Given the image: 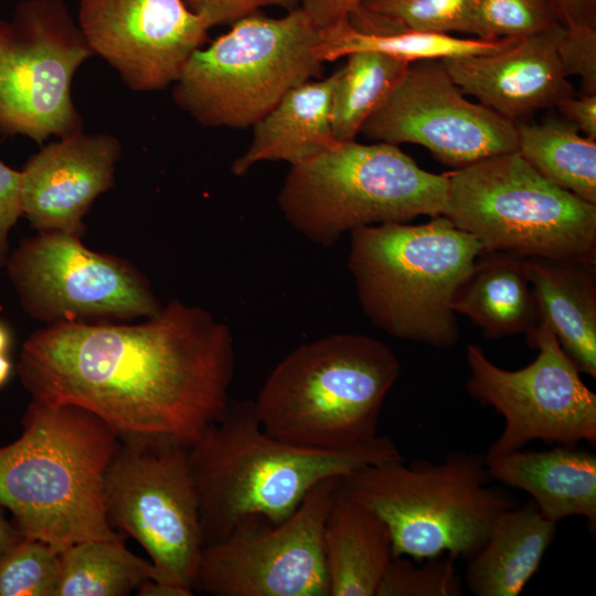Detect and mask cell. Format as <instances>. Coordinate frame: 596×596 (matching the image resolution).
I'll use <instances>...</instances> for the list:
<instances>
[{
  "label": "cell",
  "instance_id": "obj_1",
  "mask_svg": "<svg viewBox=\"0 0 596 596\" xmlns=\"http://www.w3.org/2000/svg\"><path fill=\"white\" fill-rule=\"evenodd\" d=\"M234 368L228 327L173 300L138 324L53 322L24 341L18 374L32 400L86 409L120 440L190 448L226 411Z\"/></svg>",
  "mask_w": 596,
  "mask_h": 596
},
{
  "label": "cell",
  "instance_id": "obj_2",
  "mask_svg": "<svg viewBox=\"0 0 596 596\" xmlns=\"http://www.w3.org/2000/svg\"><path fill=\"white\" fill-rule=\"evenodd\" d=\"M395 443L377 436L342 449L304 448L267 434L253 402L230 401L222 417L188 449L204 545L223 540L245 515L286 521L321 480L364 466L403 460Z\"/></svg>",
  "mask_w": 596,
  "mask_h": 596
},
{
  "label": "cell",
  "instance_id": "obj_3",
  "mask_svg": "<svg viewBox=\"0 0 596 596\" xmlns=\"http://www.w3.org/2000/svg\"><path fill=\"white\" fill-rule=\"evenodd\" d=\"M118 445L88 411L32 400L21 436L0 447V505L23 538L61 549L119 538L104 502V477Z\"/></svg>",
  "mask_w": 596,
  "mask_h": 596
},
{
  "label": "cell",
  "instance_id": "obj_4",
  "mask_svg": "<svg viewBox=\"0 0 596 596\" xmlns=\"http://www.w3.org/2000/svg\"><path fill=\"white\" fill-rule=\"evenodd\" d=\"M401 363L385 343L336 333L305 343L272 371L254 412L263 429L290 445L342 450L375 439L383 402Z\"/></svg>",
  "mask_w": 596,
  "mask_h": 596
},
{
  "label": "cell",
  "instance_id": "obj_5",
  "mask_svg": "<svg viewBox=\"0 0 596 596\" xmlns=\"http://www.w3.org/2000/svg\"><path fill=\"white\" fill-rule=\"evenodd\" d=\"M350 233L348 266L371 322L394 338L454 347L460 329L453 299L483 252L480 243L445 215Z\"/></svg>",
  "mask_w": 596,
  "mask_h": 596
},
{
  "label": "cell",
  "instance_id": "obj_6",
  "mask_svg": "<svg viewBox=\"0 0 596 596\" xmlns=\"http://www.w3.org/2000/svg\"><path fill=\"white\" fill-rule=\"evenodd\" d=\"M491 480L485 455L457 450L440 462L364 466L343 477L342 488L384 520L393 557L456 560L475 555L497 517L518 507Z\"/></svg>",
  "mask_w": 596,
  "mask_h": 596
},
{
  "label": "cell",
  "instance_id": "obj_7",
  "mask_svg": "<svg viewBox=\"0 0 596 596\" xmlns=\"http://www.w3.org/2000/svg\"><path fill=\"white\" fill-rule=\"evenodd\" d=\"M278 203L296 231L328 247L359 227L446 215L448 177L398 146L339 141L290 166Z\"/></svg>",
  "mask_w": 596,
  "mask_h": 596
},
{
  "label": "cell",
  "instance_id": "obj_8",
  "mask_svg": "<svg viewBox=\"0 0 596 596\" xmlns=\"http://www.w3.org/2000/svg\"><path fill=\"white\" fill-rule=\"evenodd\" d=\"M318 42L301 7L281 18L249 14L192 53L172 84L173 100L204 127H253L289 91L321 77Z\"/></svg>",
  "mask_w": 596,
  "mask_h": 596
},
{
  "label": "cell",
  "instance_id": "obj_9",
  "mask_svg": "<svg viewBox=\"0 0 596 596\" xmlns=\"http://www.w3.org/2000/svg\"><path fill=\"white\" fill-rule=\"evenodd\" d=\"M447 216L483 252L596 260V204L557 187L518 151L455 169Z\"/></svg>",
  "mask_w": 596,
  "mask_h": 596
},
{
  "label": "cell",
  "instance_id": "obj_10",
  "mask_svg": "<svg viewBox=\"0 0 596 596\" xmlns=\"http://www.w3.org/2000/svg\"><path fill=\"white\" fill-rule=\"evenodd\" d=\"M188 449L157 439H119L104 477L111 526L145 549L155 581L194 594L204 546Z\"/></svg>",
  "mask_w": 596,
  "mask_h": 596
},
{
  "label": "cell",
  "instance_id": "obj_11",
  "mask_svg": "<svg viewBox=\"0 0 596 596\" xmlns=\"http://www.w3.org/2000/svg\"><path fill=\"white\" fill-rule=\"evenodd\" d=\"M92 56L63 0H24L0 19V135L42 145L82 131L71 87Z\"/></svg>",
  "mask_w": 596,
  "mask_h": 596
},
{
  "label": "cell",
  "instance_id": "obj_12",
  "mask_svg": "<svg viewBox=\"0 0 596 596\" xmlns=\"http://www.w3.org/2000/svg\"><path fill=\"white\" fill-rule=\"evenodd\" d=\"M342 477L318 482L298 509L275 524L242 518L201 552L195 592L215 596H329L322 532Z\"/></svg>",
  "mask_w": 596,
  "mask_h": 596
},
{
  "label": "cell",
  "instance_id": "obj_13",
  "mask_svg": "<svg viewBox=\"0 0 596 596\" xmlns=\"http://www.w3.org/2000/svg\"><path fill=\"white\" fill-rule=\"evenodd\" d=\"M526 342L539 354L514 371L492 363L479 345H467L468 394L504 419L500 436L485 455L520 450L535 439L595 445L596 395L581 379L582 372L544 324L540 323Z\"/></svg>",
  "mask_w": 596,
  "mask_h": 596
},
{
  "label": "cell",
  "instance_id": "obj_14",
  "mask_svg": "<svg viewBox=\"0 0 596 596\" xmlns=\"http://www.w3.org/2000/svg\"><path fill=\"white\" fill-rule=\"evenodd\" d=\"M6 266L22 308L41 321L149 318L162 308L130 264L88 249L77 235L40 232L10 254Z\"/></svg>",
  "mask_w": 596,
  "mask_h": 596
},
{
  "label": "cell",
  "instance_id": "obj_15",
  "mask_svg": "<svg viewBox=\"0 0 596 596\" xmlns=\"http://www.w3.org/2000/svg\"><path fill=\"white\" fill-rule=\"evenodd\" d=\"M361 134L375 142L419 145L455 169L518 147L515 123L468 100L440 60L411 63Z\"/></svg>",
  "mask_w": 596,
  "mask_h": 596
},
{
  "label": "cell",
  "instance_id": "obj_16",
  "mask_svg": "<svg viewBox=\"0 0 596 596\" xmlns=\"http://www.w3.org/2000/svg\"><path fill=\"white\" fill-rule=\"evenodd\" d=\"M77 24L94 55L137 93L172 85L212 28L183 0H79Z\"/></svg>",
  "mask_w": 596,
  "mask_h": 596
},
{
  "label": "cell",
  "instance_id": "obj_17",
  "mask_svg": "<svg viewBox=\"0 0 596 596\" xmlns=\"http://www.w3.org/2000/svg\"><path fill=\"white\" fill-rule=\"evenodd\" d=\"M120 153L117 137L83 130L43 146L21 170L23 214L31 225L81 236L84 215L114 184Z\"/></svg>",
  "mask_w": 596,
  "mask_h": 596
},
{
  "label": "cell",
  "instance_id": "obj_18",
  "mask_svg": "<svg viewBox=\"0 0 596 596\" xmlns=\"http://www.w3.org/2000/svg\"><path fill=\"white\" fill-rule=\"evenodd\" d=\"M564 30L557 24L498 51L440 61L464 93L515 123L575 94L557 55Z\"/></svg>",
  "mask_w": 596,
  "mask_h": 596
},
{
  "label": "cell",
  "instance_id": "obj_19",
  "mask_svg": "<svg viewBox=\"0 0 596 596\" xmlns=\"http://www.w3.org/2000/svg\"><path fill=\"white\" fill-rule=\"evenodd\" d=\"M492 479L528 492L550 521L581 515L596 521V456L572 445L486 456Z\"/></svg>",
  "mask_w": 596,
  "mask_h": 596
},
{
  "label": "cell",
  "instance_id": "obj_20",
  "mask_svg": "<svg viewBox=\"0 0 596 596\" xmlns=\"http://www.w3.org/2000/svg\"><path fill=\"white\" fill-rule=\"evenodd\" d=\"M540 323L596 377V260L526 257Z\"/></svg>",
  "mask_w": 596,
  "mask_h": 596
},
{
  "label": "cell",
  "instance_id": "obj_21",
  "mask_svg": "<svg viewBox=\"0 0 596 596\" xmlns=\"http://www.w3.org/2000/svg\"><path fill=\"white\" fill-rule=\"evenodd\" d=\"M337 79L338 71L289 91L253 126L248 148L232 163L233 174L244 175L262 161L294 166L338 143L331 125Z\"/></svg>",
  "mask_w": 596,
  "mask_h": 596
},
{
  "label": "cell",
  "instance_id": "obj_22",
  "mask_svg": "<svg viewBox=\"0 0 596 596\" xmlns=\"http://www.w3.org/2000/svg\"><path fill=\"white\" fill-rule=\"evenodd\" d=\"M322 549L329 596H375L393 558L384 520L342 483L324 522Z\"/></svg>",
  "mask_w": 596,
  "mask_h": 596
},
{
  "label": "cell",
  "instance_id": "obj_23",
  "mask_svg": "<svg viewBox=\"0 0 596 596\" xmlns=\"http://www.w3.org/2000/svg\"><path fill=\"white\" fill-rule=\"evenodd\" d=\"M453 309L468 317L487 339L532 334L540 320L526 257L482 252L458 286Z\"/></svg>",
  "mask_w": 596,
  "mask_h": 596
},
{
  "label": "cell",
  "instance_id": "obj_24",
  "mask_svg": "<svg viewBox=\"0 0 596 596\" xmlns=\"http://www.w3.org/2000/svg\"><path fill=\"white\" fill-rule=\"evenodd\" d=\"M556 523L529 502L500 513L475 555L466 585L476 596H517L539 568Z\"/></svg>",
  "mask_w": 596,
  "mask_h": 596
},
{
  "label": "cell",
  "instance_id": "obj_25",
  "mask_svg": "<svg viewBox=\"0 0 596 596\" xmlns=\"http://www.w3.org/2000/svg\"><path fill=\"white\" fill-rule=\"evenodd\" d=\"M512 40L461 39L451 34L411 30L369 31L353 26L347 18L319 30L316 52L322 63L333 62L359 51L380 52L414 63L490 53L504 47Z\"/></svg>",
  "mask_w": 596,
  "mask_h": 596
},
{
  "label": "cell",
  "instance_id": "obj_26",
  "mask_svg": "<svg viewBox=\"0 0 596 596\" xmlns=\"http://www.w3.org/2000/svg\"><path fill=\"white\" fill-rule=\"evenodd\" d=\"M517 151L542 177L596 204V139L566 119L540 124L515 121Z\"/></svg>",
  "mask_w": 596,
  "mask_h": 596
},
{
  "label": "cell",
  "instance_id": "obj_27",
  "mask_svg": "<svg viewBox=\"0 0 596 596\" xmlns=\"http://www.w3.org/2000/svg\"><path fill=\"white\" fill-rule=\"evenodd\" d=\"M155 579L151 562L130 552L123 535L89 540L62 550L55 596H125Z\"/></svg>",
  "mask_w": 596,
  "mask_h": 596
},
{
  "label": "cell",
  "instance_id": "obj_28",
  "mask_svg": "<svg viewBox=\"0 0 596 596\" xmlns=\"http://www.w3.org/2000/svg\"><path fill=\"white\" fill-rule=\"evenodd\" d=\"M411 63L374 51L347 56L338 70L331 125L338 141L355 140L366 119L390 95Z\"/></svg>",
  "mask_w": 596,
  "mask_h": 596
},
{
  "label": "cell",
  "instance_id": "obj_29",
  "mask_svg": "<svg viewBox=\"0 0 596 596\" xmlns=\"http://www.w3.org/2000/svg\"><path fill=\"white\" fill-rule=\"evenodd\" d=\"M473 0H365L348 18L361 30L466 33Z\"/></svg>",
  "mask_w": 596,
  "mask_h": 596
},
{
  "label": "cell",
  "instance_id": "obj_30",
  "mask_svg": "<svg viewBox=\"0 0 596 596\" xmlns=\"http://www.w3.org/2000/svg\"><path fill=\"white\" fill-rule=\"evenodd\" d=\"M557 24L550 0H473L466 33L487 41L521 39Z\"/></svg>",
  "mask_w": 596,
  "mask_h": 596
},
{
  "label": "cell",
  "instance_id": "obj_31",
  "mask_svg": "<svg viewBox=\"0 0 596 596\" xmlns=\"http://www.w3.org/2000/svg\"><path fill=\"white\" fill-rule=\"evenodd\" d=\"M61 547L21 539L0 556V596H55Z\"/></svg>",
  "mask_w": 596,
  "mask_h": 596
},
{
  "label": "cell",
  "instance_id": "obj_32",
  "mask_svg": "<svg viewBox=\"0 0 596 596\" xmlns=\"http://www.w3.org/2000/svg\"><path fill=\"white\" fill-rule=\"evenodd\" d=\"M416 565L406 556L393 557L375 596H459L462 579L457 573L455 558L440 555L423 560Z\"/></svg>",
  "mask_w": 596,
  "mask_h": 596
},
{
  "label": "cell",
  "instance_id": "obj_33",
  "mask_svg": "<svg viewBox=\"0 0 596 596\" xmlns=\"http://www.w3.org/2000/svg\"><path fill=\"white\" fill-rule=\"evenodd\" d=\"M557 55L565 76L581 78L582 93L596 94V26H564Z\"/></svg>",
  "mask_w": 596,
  "mask_h": 596
},
{
  "label": "cell",
  "instance_id": "obj_34",
  "mask_svg": "<svg viewBox=\"0 0 596 596\" xmlns=\"http://www.w3.org/2000/svg\"><path fill=\"white\" fill-rule=\"evenodd\" d=\"M188 8L203 17L213 26L232 25L236 21L259 12L262 8L277 6L287 10L300 7L302 0H183Z\"/></svg>",
  "mask_w": 596,
  "mask_h": 596
},
{
  "label": "cell",
  "instance_id": "obj_35",
  "mask_svg": "<svg viewBox=\"0 0 596 596\" xmlns=\"http://www.w3.org/2000/svg\"><path fill=\"white\" fill-rule=\"evenodd\" d=\"M22 214V173L0 160V266L8 260L9 233Z\"/></svg>",
  "mask_w": 596,
  "mask_h": 596
},
{
  "label": "cell",
  "instance_id": "obj_36",
  "mask_svg": "<svg viewBox=\"0 0 596 596\" xmlns=\"http://www.w3.org/2000/svg\"><path fill=\"white\" fill-rule=\"evenodd\" d=\"M555 107L585 137L596 139V94H573Z\"/></svg>",
  "mask_w": 596,
  "mask_h": 596
},
{
  "label": "cell",
  "instance_id": "obj_37",
  "mask_svg": "<svg viewBox=\"0 0 596 596\" xmlns=\"http://www.w3.org/2000/svg\"><path fill=\"white\" fill-rule=\"evenodd\" d=\"M365 0H302L300 7L319 29L331 26L347 19Z\"/></svg>",
  "mask_w": 596,
  "mask_h": 596
},
{
  "label": "cell",
  "instance_id": "obj_38",
  "mask_svg": "<svg viewBox=\"0 0 596 596\" xmlns=\"http://www.w3.org/2000/svg\"><path fill=\"white\" fill-rule=\"evenodd\" d=\"M564 26H596V0H550Z\"/></svg>",
  "mask_w": 596,
  "mask_h": 596
},
{
  "label": "cell",
  "instance_id": "obj_39",
  "mask_svg": "<svg viewBox=\"0 0 596 596\" xmlns=\"http://www.w3.org/2000/svg\"><path fill=\"white\" fill-rule=\"evenodd\" d=\"M137 590H138L139 596H192L193 595V593L189 590H185L175 586L162 584L155 579L146 581L139 586Z\"/></svg>",
  "mask_w": 596,
  "mask_h": 596
},
{
  "label": "cell",
  "instance_id": "obj_40",
  "mask_svg": "<svg viewBox=\"0 0 596 596\" xmlns=\"http://www.w3.org/2000/svg\"><path fill=\"white\" fill-rule=\"evenodd\" d=\"M23 536L13 522H10L3 514L0 505V556L12 545L18 543Z\"/></svg>",
  "mask_w": 596,
  "mask_h": 596
},
{
  "label": "cell",
  "instance_id": "obj_41",
  "mask_svg": "<svg viewBox=\"0 0 596 596\" xmlns=\"http://www.w3.org/2000/svg\"><path fill=\"white\" fill-rule=\"evenodd\" d=\"M12 371V364L7 354H0V387L9 380Z\"/></svg>",
  "mask_w": 596,
  "mask_h": 596
},
{
  "label": "cell",
  "instance_id": "obj_42",
  "mask_svg": "<svg viewBox=\"0 0 596 596\" xmlns=\"http://www.w3.org/2000/svg\"><path fill=\"white\" fill-rule=\"evenodd\" d=\"M11 343L10 332L6 326L0 322V354H7Z\"/></svg>",
  "mask_w": 596,
  "mask_h": 596
}]
</instances>
